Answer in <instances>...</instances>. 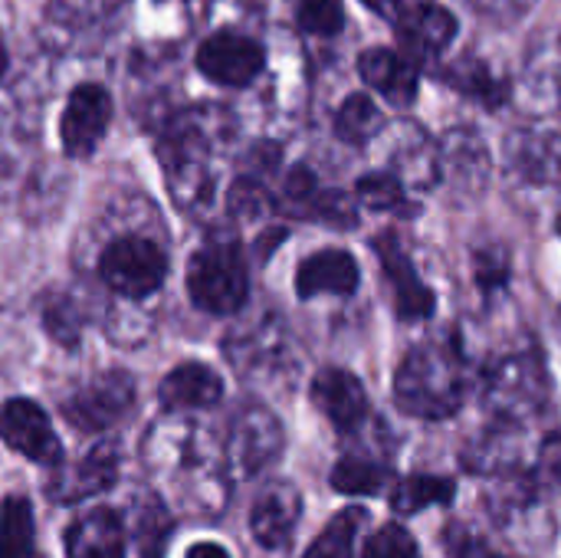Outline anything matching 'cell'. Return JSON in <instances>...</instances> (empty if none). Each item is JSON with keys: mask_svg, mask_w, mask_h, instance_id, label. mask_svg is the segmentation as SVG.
<instances>
[{"mask_svg": "<svg viewBox=\"0 0 561 558\" xmlns=\"http://www.w3.org/2000/svg\"><path fill=\"white\" fill-rule=\"evenodd\" d=\"M375 253L385 266V276L391 283V293H394V309L401 319H424L434 312V293L431 286H424V280L417 276L414 263L408 260V253L394 243L391 234H385L378 243H375Z\"/></svg>", "mask_w": 561, "mask_h": 558, "instance_id": "cell-16", "label": "cell"}, {"mask_svg": "<svg viewBox=\"0 0 561 558\" xmlns=\"http://www.w3.org/2000/svg\"><path fill=\"white\" fill-rule=\"evenodd\" d=\"M108 122H112V95L99 82H79L69 92L59 118L62 151L76 161L92 158V151L108 132Z\"/></svg>", "mask_w": 561, "mask_h": 558, "instance_id": "cell-9", "label": "cell"}, {"mask_svg": "<svg viewBox=\"0 0 561 558\" xmlns=\"http://www.w3.org/2000/svg\"><path fill=\"white\" fill-rule=\"evenodd\" d=\"M362 558H421V549H417L414 536L404 526H394L391 523V526H381L368 539Z\"/></svg>", "mask_w": 561, "mask_h": 558, "instance_id": "cell-28", "label": "cell"}, {"mask_svg": "<svg viewBox=\"0 0 561 558\" xmlns=\"http://www.w3.org/2000/svg\"><path fill=\"white\" fill-rule=\"evenodd\" d=\"M145 470L174 493V506L191 513H217L224 497L217 493V474L204 447V434L187 421H161L141 444Z\"/></svg>", "mask_w": 561, "mask_h": 558, "instance_id": "cell-1", "label": "cell"}, {"mask_svg": "<svg viewBox=\"0 0 561 558\" xmlns=\"http://www.w3.org/2000/svg\"><path fill=\"white\" fill-rule=\"evenodd\" d=\"M358 72L371 89H378L391 102H408L417 92L421 62L398 49H365L358 59Z\"/></svg>", "mask_w": 561, "mask_h": 558, "instance_id": "cell-18", "label": "cell"}, {"mask_svg": "<svg viewBox=\"0 0 561 558\" xmlns=\"http://www.w3.org/2000/svg\"><path fill=\"white\" fill-rule=\"evenodd\" d=\"M381 128H385V115L368 95H348L335 115V132L345 145H365Z\"/></svg>", "mask_w": 561, "mask_h": 558, "instance_id": "cell-23", "label": "cell"}, {"mask_svg": "<svg viewBox=\"0 0 561 558\" xmlns=\"http://www.w3.org/2000/svg\"><path fill=\"white\" fill-rule=\"evenodd\" d=\"M187 296L207 316H233L250 296V273L233 240L204 243L187 263Z\"/></svg>", "mask_w": 561, "mask_h": 558, "instance_id": "cell-3", "label": "cell"}, {"mask_svg": "<svg viewBox=\"0 0 561 558\" xmlns=\"http://www.w3.org/2000/svg\"><path fill=\"white\" fill-rule=\"evenodd\" d=\"M457 497V483L450 477H431V474H414L401 480L391 493V510L398 516H417L427 506H447Z\"/></svg>", "mask_w": 561, "mask_h": 558, "instance_id": "cell-20", "label": "cell"}, {"mask_svg": "<svg viewBox=\"0 0 561 558\" xmlns=\"http://www.w3.org/2000/svg\"><path fill=\"white\" fill-rule=\"evenodd\" d=\"M559 234H561V217H559Z\"/></svg>", "mask_w": 561, "mask_h": 558, "instance_id": "cell-35", "label": "cell"}, {"mask_svg": "<svg viewBox=\"0 0 561 558\" xmlns=\"http://www.w3.org/2000/svg\"><path fill=\"white\" fill-rule=\"evenodd\" d=\"M0 558H36L33 503L23 493H7L0 500Z\"/></svg>", "mask_w": 561, "mask_h": 558, "instance_id": "cell-19", "label": "cell"}, {"mask_svg": "<svg viewBox=\"0 0 561 558\" xmlns=\"http://www.w3.org/2000/svg\"><path fill=\"white\" fill-rule=\"evenodd\" d=\"M355 194L365 207H375V210H401L408 204L404 184L391 174H365L355 184Z\"/></svg>", "mask_w": 561, "mask_h": 558, "instance_id": "cell-26", "label": "cell"}, {"mask_svg": "<svg viewBox=\"0 0 561 558\" xmlns=\"http://www.w3.org/2000/svg\"><path fill=\"white\" fill-rule=\"evenodd\" d=\"M43 329L49 332V339H56L62 349H76L79 335H82V316L72 303L66 299H53L43 309Z\"/></svg>", "mask_w": 561, "mask_h": 558, "instance_id": "cell-27", "label": "cell"}, {"mask_svg": "<svg viewBox=\"0 0 561 558\" xmlns=\"http://www.w3.org/2000/svg\"><path fill=\"white\" fill-rule=\"evenodd\" d=\"M220 398H224V378L204 362H181L158 385V401L171 414L204 411L220 405Z\"/></svg>", "mask_w": 561, "mask_h": 558, "instance_id": "cell-15", "label": "cell"}, {"mask_svg": "<svg viewBox=\"0 0 561 558\" xmlns=\"http://www.w3.org/2000/svg\"><path fill=\"white\" fill-rule=\"evenodd\" d=\"M454 86L463 89V92H470V95H477V99H483L486 105H500L503 95H506V82L496 79V76H490L486 66H480V62H470L463 69H454Z\"/></svg>", "mask_w": 561, "mask_h": 558, "instance_id": "cell-29", "label": "cell"}, {"mask_svg": "<svg viewBox=\"0 0 561 558\" xmlns=\"http://www.w3.org/2000/svg\"><path fill=\"white\" fill-rule=\"evenodd\" d=\"M99 276L125 299H148L168 280V253L154 240L128 234L99 253Z\"/></svg>", "mask_w": 561, "mask_h": 558, "instance_id": "cell-4", "label": "cell"}, {"mask_svg": "<svg viewBox=\"0 0 561 558\" xmlns=\"http://www.w3.org/2000/svg\"><path fill=\"white\" fill-rule=\"evenodd\" d=\"M398 405L427 421H444L460 411L467 398V368L454 345L424 342L398 368L394 378Z\"/></svg>", "mask_w": 561, "mask_h": 558, "instance_id": "cell-2", "label": "cell"}, {"mask_svg": "<svg viewBox=\"0 0 561 558\" xmlns=\"http://www.w3.org/2000/svg\"><path fill=\"white\" fill-rule=\"evenodd\" d=\"M184 558H230V553L224 549V546H217V543H194Z\"/></svg>", "mask_w": 561, "mask_h": 558, "instance_id": "cell-33", "label": "cell"}, {"mask_svg": "<svg viewBox=\"0 0 561 558\" xmlns=\"http://www.w3.org/2000/svg\"><path fill=\"white\" fill-rule=\"evenodd\" d=\"M536 474H539V480H542V483L559 487L561 490V434H549V437L542 441Z\"/></svg>", "mask_w": 561, "mask_h": 558, "instance_id": "cell-31", "label": "cell"}, {"mask_svg": "<svg viewBox=\"0 0 561 558\" xmlns=\"http://www.w3.org/2000/svg\"><path fill=\"white\" fill-rule=\"evenodd\" d=\"M3 72H7V43L0 36V79H3Z\"/></svg>", "mask_w": 561, "mask_h": 558, "instance_id": "cell-34", "label": "cell"}, {"mask_svg": "<svg viewBox=\"0 0 561 558\" xmlns=\"http://www.w3.org/2000/svg\"><path fill=\"white\" fill-rule=\"evenodd\" d=\"M283 424L273 411L250 405L243 408L233 424H230V437H227V467L240 477L250 480L256 474H263L270 464L279 460L283 454Z\"/></svg>", "mask_w": 561, "mask_h": 558, "instance_id": "cell-6", "label": "cell"}, {"mask_svg": "<svg viewBox=\"0 0 561 558\" xmlns=\"http://www.w3.org/2000/svg\"><path fill=\"white\" fill-rule=\"evenodd\" d=\"M358 289V263L345 250H319L302 260L296 273V293L316 296H352Z\"/></svg>", "mask_w": 561, "mask_h": 558, "instance_id": "cell-17", "label": "cell"}, {"mask_svg": "<svg viewBox=\"0 0 561 558\" xmlns=\"http://www.w3.org/2000/svg\"><path fill=\"white\" fill-rule=\"evenodd\" d=\"M486 398H490V408H496L506 418L533 414L546 398V375H542L539 362L513 358V362L500 365L490 378Z\"/></svg>", "mask_w": 561, "mask_h": 558, "instance_id": "cell-13", "label": "cell"}, {"mask_svg": "<svg viewBox=\"0 0 561 558\" xmlns=\"http://www.w3.org/2000/svg\"><path fill=\"white\" fill-rule=\"evenodd\" d=\"M371 10H378L385 20H391L398 30H404V26H411L424 10H431L434 7V0H365Z\"/></svg>", "mask_w": 561, "mask_h": 558, "instance_id": "cell-30", "label": "cell"}, {"mask_svg": "<svg viewBox=\"0 0 561 558\" xmlns=\"http://www.w3.org/2000/svg\"><path fill=\"white\" fill-rule=\"evenodd\" d=\"M332 490L345 497H378L391 483V467L365 460V457H342L332 467Z\"/></svg>", "mask_w": 561, "mask_h": 558, "instance_id": "cell-21", "label": "cell"}, {"mask_svg": "<svg viewBox=\"0 0 561 558\" xmlns=\"http://www.w3.org/2000/svg\"><path fill=\"white\" fill-rule=\"evenodd\" d=\"M362 526V510H342L306 549L302 558H355V539Z\"/></svg>", "mask_w": 561, "mask_h": 558, "instance_id": "cell-24", "label": "cell"}, {"mask_svg": "<svg viewBox=\"0 0 561 558\" xmlns=\"http://www.w3.org/2000/svg\"><path fill=\"white\" fill-rule=\"evenodd\" d=\"M296 20L312 36H335L345 26L342 0H293Z\"/></svg>", "mask_w": 561, "mask_h": 558, "instance_id": "cell-25", "label": "cell"}, {"mask_svg": "<svg viewBox=\"0 0 561 558\" xmlns=\"http://www.w3.org/2000/svg\"><path fill=\"white\" fill-rule=\"evenodd\" d=\"M266 66V53L256 39L220 30L197 46V69L217 86H250Z\"/></svg>", "mask_w": 561, "mask_h": 558, "instance_id": "cell-10", "label": "cell"}, {"mask_svg": "<svg viewBox=\"0 0 561 558\" xmlns=\"http://www.w3.org/2000/svg\"><path fill=\"white\" fill-rule=\"evenodd\" d=\"M0 441L13 454L33 460L39 467L53 470V467L62 464V444H59V437H56V431L49 424V414L30 398L3 401V408H0Z\"/></svg>", "mask_w": 561, "mask_h": 558, "instance_id": "cell-8", "label": "cell"}, {"mask_svg": "<svg viewBox=\"0 0 561 558\" xmlns=\"http://www.w3.org/2000/svg\"><path fill=\"white\" fill-rule=\"evenodd\" d=\"M135 408V378L122 368H108L62 401V418L79 434H105L122 424Z\"/></svg>", "mask_w": 561, "mask_h": 558, "instance_id": "cell-5", "label": "cell"}, {"mask_svg": "<svg viewBox=\"0 0 561 558\" xmlns=\"http://www.w3.org/2000/svg\"><path fill=\"white\" fill-rule=\"evenodd\" d=\"M171 513L158 497H148L135 506V526L131 536L138 543V556L141 558H164V546L171 536Z\"/></svg>", "mask_w": 561, "mask_h": 558, "instance_id": "cell-22", "label": "cell"}, {"mask_svg": "<svg viewBox=\"0 0 561 558\" xmlns=\"http://www.w3.org/2000/svg\"><path fill=\"white\" fill-rule=\"evenodd\" d=\"M299 516H302V497L293 483H270L266 490H260V497L253 500V510H250V533L253 539L276 553V549H286L293 543V533L299 526Z\"/></svg>", "mask_w": 561, "mask_h": 558, "instance_id": "cell-11", "label": "cell"}, {"mask_svg": "<svg viewBox=\"0 0 561 558\" xmlns=\"http://www.w3.org/2000/svg\"><path fill=\"white\" fill-rule=\"evenodd\" d=\"M447 553L450 558H506V556H496V553H490L477 536H470L467 529H450L447 533Z\"/></svg>", "mask_w": 561, "mask_h": 558, "instance_id": "cell-32", "label": "cell"}, {"mask_svg": "<svg viewBox=\"0 0 561 558\" xmlns=\"http://www.w3.org/2000/svg\"><path fill=\"white\" fill-rule=\"evenodd\" d=\"M66 558H125L128 529L118 510L92 506L66 529Z\"/></svg>", "mask_w": 561, "mask_h": 558, "instance_id": "cell-12", "label": "cell"}, {"mask_svg": "<svg viewBox=\"0 0 561 558\" xmlns=\"http://www.w3.org/2000/svg\"><path fill=\"white\" fill-rule=\"evenodd\" d=\"M312 401L316 408L332 421L335 431L352 434L368 418V395L362 382L345 368H325L312 382Z\"/></svg>", "mask_w": 561, "mask_h": 558, "instance_id": "cell-14", "label": "cell"}, {"mask_svg": "<svg viewBox=\"0 0 561 558\" xmlns=\"http://www.w3.org/2000/svg\"><path fill=\"white\" fill-rule=\"evenodd\" d=\"M118 470H122V447H118V441L102 437L76 464L53 467V477L46 483V497L59 506L82 503L89 497L108 493L118 483Z\"/></svg>", "mask_w": 561, "mask_h": 558, "instance_id": "cell-7", "label": "cell"}]
</instances>
